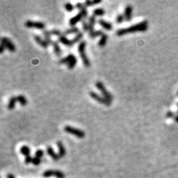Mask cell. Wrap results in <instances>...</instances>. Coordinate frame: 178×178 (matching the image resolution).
Segmentation results:
<instances>
[{
	"instance_id": "cell-21",
	"label": "cell",
	"mask_w": 178,
	"mask_h": 178,
	"mask_svg": "<svg viewBox=\"0 0 178 178\" xmlns=\"http://www.w3.org/2000/svg\"><path fill=\"white\" fill-rule=\"evenodd\" d=\"M16 102H17L16 96H11V97L10 98V99H9L8 104H7V108H8L9 110L14 109Z\"/></svg>"
},
{
	"instance_id": "cell-35",
	"label": "cell",
	"mask_w": 178,
	"mask_h": 178,
	"mask_svg": "<svg viewBox=\"0 0 178 178\" xmlns=\"http://www.w3.org/2000/svg\"><path fill=\"white\" fill-rule=\"evenodd\" d=\"M32 163L34 165H35V166H38V165H39L40 163H41V160H40V158H38V157H33Z\"/></svg>"
},
{
	"instance_id": "cell-2",
	"label": "cell",
	"mask_w": 178,
	"mask_h": 178,
	"mask_svg": "<svg viewBox=\"0 0 178 178\" xmlns=\"http://www.w3.org/2000/svg\"><path fill=\"white\" fill-rule=\"evenodd\" d=\"M85 48H86V42L85 41H81L78 45V51L80 53V56L81 57L82 63L84 64L86 68H89L90 66V62L89 60L88 57L86 55L85 53Z\"/></svg>"
},
{
	"instance_id": "cell-26",
	"label": "cell",
	"mask_w": 178,
	"mask_h": 178,
	"mask_svg": "<svg viewBox=\"0 0 178 178\" xmlns=\"http://www.w3.org/2000/svg\"><path fill=\"white\" fill-rule=\"evenodd\" d=\"M104 34V33L102 32L101 30H97V31H94L92 33H89V36L90 37L91 39H94L96 37L98 36H102V35Z\"/></svg>"
},
{
	"instance_id": "cell-1",
	"label": "cell",
	"mask_w": 178,
	"mask_h": 178,
	"mask_svg": "<svg viewBox=\"0 0 178 178\" xmlns=\"http://www.w3.org/2000/svg\"><path fill=\"white\" fill-rule=\"evenodd\" d=\"M148 28V21L144 20L142 22L136 23L135 25H131V26L128 27V28H120L116 31V34L118 36H124L128 34H132V33L136 32H144L146 31Z\"/></svg>"
},
{
	"instance_id": "cell-41",
	"label": "cell",
	"mask_w": 178,
	"mask_h": 178,
	"mask_svg": "<svg viewBox=\"0 0 178 178\" xmlns=\"http://www.w3.org/2000/svg\"><path fill=\"white\" fill-rule=\"evenodd\" d=\"M177 95H178V91H177Z\"/></svg>"
},
{
	"instance_id": "cell-43",
	"label": "cell",
	"mask_w": 178,
	"mask_h": 178,
	"mask_svg": "<svg viewBox=\"0 0 178 178\" xmlns=\"http://www.w3.org/2000/svg\"><path fill=\"white\" fill-rule=\"evenodd\" d=\"M177 113H178V111H177Z\"/></svg>"
},
{
	"instance_id": "cell-37",
	"label": "cell",
	"mask_w": 178,
	"mask_h": 178,
	"mask_svg": "<svg viewBox=\"0 0 178 178\" xmlns=\"http://www.w3.org/2000/svg\"><path fill=\"white\" fill-rule=\"evenodd\" d=\"M166 117H167L168 118H174V117H175V115L172 111H168L167 114H166Z\"/></svg>"
},
{
	"instance_id": "cell-20",
	"label": "cell",
	"mask_w": 178,
	"mask_h": 178,
	"mask_svg": "<svg viewBox=\"0 0 178 178\" xmlns=\"http://www.w3.org/2000/svg\"><path fill=\"white\" fill-rule=\"evenodd\" d=\"M51 35L52 34L50 33V31H47V30H44L43 31V36L44 37V39L49 44H51L52 42H53V40L51 39V37H50Z\"/></svg>"
},
{
	"instance_id": "cell-23",
	"label": "cell",
	"mask_w": 178,
	"mask_h": 178,
	"mask_svg": "<svg viewBox=\"0 0 178 178\" xmlns=\"http://www.w3.org/2000/svg\"><path fill=\"white\" fill-rule=\"evenodd\" d=\"M108 35L105 34H104L103 35L100 37L99 42H98V44H99V47H104V46L106 44L107 41H108Z\"/></svg>"
},
{
	"instance_id": "cell-42",
	"label": "cell",
	"mask_w": 178,
	"mask_h": 178,
	"mask_svg": "<svg viewBox=\"0 0 178 178\" xmlns=\"http://www.w3.org/2000/svg\"><path fill=\"white\" fill-rule=\"evenodd\" d=\"M177 106H178V103H177Z\"/></svg>"
},
{
	"instance_id": "cell-40",
	"label": "cell",
	"mask_w": 178,
	"mask_h": 178,
	"mask_svg": "<svg viewBox=\"0 0 178 178\" xmlns=\"http://www.w3.org/2000/svg\"><path fill=\"white\" fill-rule=\"evenodd\" d=\"M174 120L177 123H178V115H175V117H174Z\"/></svg>"
},
{
	"instance_id": "cell-30",
	"label": "cell",
	"mask_w": 178,
	"mask_h": 178,
	"mask_svg": "<svg viewBox=\"0 0 178 178\" xmlns=\"http://www.w3.org/2000/svg\"><path fill=\"white\" fill-rule=\"evenodd\" d=\"M83 33L82 32H80L79 34H77V35L75 36V37H74V39H73V42H74V43L75 44V43L78 42H80V40L82 39V38L83 37Z\"/></svg>"
},
{
	"instance_id": "cell-17",
	"label": "cell",
	"mask_w": 178,
	"mask_h": 178,
	"mask_svg": "<svg viewBox=\"0 0 178 178\" xmlns=\"http://www.w3.org/2000/svg\"><path fill=\"white\" fill-rule=\"evenodd\" d=\"M96 23V16L92 15L88 17V26L89 33H92L94 31V25Z\"/></svg>"
},
{
	"instance_id": "cell-32",
	"label": "cell",
	"mask_w": 178,
	"mask_h": 178,
	"mask_svg": "<svg viewBox=\"0 0 178 178\" xmlns=\"http://www.w3.org/2000/svg\"><path fill=\"white\" fill-rule=\"evenodd\" d=\"M124 20H125L124 15L121 14V13H120V14L117 15V18H116V22H117V23L120 24V23H122V22H123Z\"/></svg>"
},
{
	"instance_id": "cell-14",
	"label": "cell",
	"mask_w": 178,
	"mask_h": 178,
	"mask_svg": "<svg viewBox=\"0 0 178 178\" xmlns=\"http://www.w3.org/2000/svg\"><path fill=\"white\" fill-rule=\"evenodd\" d=\"M75 7H77V9L80 10V13L82 14L83 19H85L88 16V11H87V9H86L85 5L81 2H78L76 4Z\"/></svg>"
},
{
	"instance_id": "cell-9",
	"label": "cell",
	"mask_w": 178,
	"mask_h": 178,
	"mask_svg": "<svg viewBox=\"0 0 178 178\" xmlns=\"http://www.w3.org/2000/svg\"><path fill=\"white\" fill-rule=\"evenodd\" d=\"M25 27H27V28H36L41 30H44V28H45V24H44V22H34V21H32V20L26 21L25 23Z\"/></svg>"
},
{
	"instance_id": "cell-6",
	"label": "cell",
	"mask_w": 178,
	"mask_h": 178,
	"mask_svg": "<svg viewBox=\"0 0 178 178\" xmlns=\"http://www.w3.org/2000/svg\"><path fill=\"white\" fill-rule=\"evenodd\" d=\"M89 95H90V96L92 98V99H93L94 100H96V102H98L99 103L102 104V105H107V106H109V105H111V102H110V101H108V99H105V98L102 95L101 96V95L98 94L97 93H96V92H94V91H90V93H89Z\"/></svg>"
},
{
	"instance_id": "cell-16",
	"label": "cell",
	"mask_w": 178,
	"mask_h": 178,
	"mask_svg": "<svg viewBox=\"0 0 178 178\" xmlns=\"http://www.w3.org/2000/svg\"><path fill=\"white\" fill-rule=\"evenodd\" d=\"M98 23H99V25L102 26L104 29L106 30V31H111L113 28V25H111V22H107V21L104 20V19H99V20H98Z\"/></svg>"
},
{
	"instance_id": "cell-33",
	"label": "cell",
	"mask_w": 178,
	"mask_h": 178,
	"mask_svg": "<svg viewBox=\"0 0 178 178\" xmlns=\"http://www.w3.org/2000/svg\"><path fill=\"white\" fill-rule=\"evenodd\" d=\"M82 29L85 32H88V31L89 30L88 23H87L85 19H83V20L82 21Z\"/></svg>"
},
{
	"instance_id": "cell-13",
	"label": "cell",
	"mask_w": 178,
	"mask_h": 178,
	"mask_svg": "<svg viewBox=\"0 0 178 178\" xmlns=\"http://www.w3.org/2000/svg\"><path fill=\"white\" fill-rule=\"evenodd\" d=\"M83 17L82 16V14L80 13H77V15H75L74 16H73L72 18H71L69 20V25L71 27H74V25H77V23H78L79 22H80V21H82Z\"/></svg>"
},
{
	"instance_id": "cell-8",
	"label": "cell",
	"mask_w": 178,
	"mask_h": 178,
	"mask_svg": "<svg viewBox=\"0 0 178 178\" xmlns=\"http://www.w3.org/2000/svg\"><path fill=\"white\" fill-rule=\"evenodd\" d=\"M1 43H2L4 45L6 49L10 52H14L16 50V46L13 44V42L9 38L5 36H3L1 38Z\"/></svg>"
},
{
	"instance_id": "cell-36",
	"label": "cell",
	"mask_w": 178,
	"mask_h": 178,
	"mask_svg": "<svg viewBox=\"0 0 178 178\" xmlns=\"http://www.w3.org/2000/svg\"><path fill=\"white\" fill-rule=\"evenodd\" d=\"M32 161H33V157H31V155L27 156V157H25V163H26V164H29V163H32Z\"/></svg>"
},
{
	"instance_id": "cell-25",
	"label": "cell",
	"mask_w": 178,
	"mask_h": 178,
	"mask_svg": "<svg viewBox=\"0 0 178 178\" xmlns=\"http://www.w3.org/2000/svg\"><path fill=\"white\" fill-rule=\"evenodd\" d=\"M16 99H17V102L22 106H25L28 103V100H27L26 97L23 95H19V96H16Z\"/></svg>"
},
{
	"instance_id": "cell-3",
	"label": "cell",
	"mask_w": 178,
	"mask_h": 178,
	"mask_svg": "<svg viewBox=\"0 0 178 178\" xmlns=\"http://www.w3.org/2000/svg\"><path fill=\"white\" fill-rule=\"evenodd\" d=\"M59 64H68V69H73L77 63V59L76 56L72 53H69L65 57L62 58L59 61Z\"/></svg>"
},
{
	"instance_id": "cell-15",
	"label": "cell",
	"mask_w": 178,
	"mask_h": 178,
	"mask_svg": "<svg viewBox=\"0 0 178 178\" xmlns=\"http://www.w3.org/2000/svg\"><path fill=\"white\" fill-rule=\"evenodd\" d=\"M47 153L53 160H55V161H58V160L61 158V157H59V154H56V153L53 151V148H52L51 146L47 147Z\"/></svg>"
},
{
	"instance_id": "cell-29",
	"label": "cell",
	"mask_w": 178,
	"mask_h": 178,
	"mask_svg": "<svg viewBox=\"0 0 178 178\" xmlns=\"http://www.w3.org/2000/svg\"><path fill=\"white\" fill-rule=\"evenodd\" d=\"M64 7H65V10H66L67 11L71 12L74 10V7H75V6H74V4H71V3L67 2L64 4Z\"/></svg>"
},
{
	"instance_id": "cell-18",
	"label": "cell",
	"mask_w": 178,
	"mask_h": 178,
	"mask_svg": "<svg viewBox=\"0 0 178 178\" xmlns=\"http://www.w3.org/2000/svg\"><path fill=\"white\" fill-rule=\"evenodd\" d=\"M56 145H57L58 151H59V157L62 158V157H63L65 155V154H66V150H65L63 143H62L61 141H57Z\"/></svg>"
},
{
	"instance_id": "cell-28",
	"label": "cell",
	"mask_w": 178,
	"mask_h": 178,
	"mask_svg": "<svg viewBox=\"0 0 178 178\" xmlns=\"http://www.w3.org/2000/svg\"><path fill=\"white\" fill-rule=\"evenodd\" d=\"M101 0H87L84 2V4L85 5V7H91L93 4H99L101 2Z\"/></svg>"
},
{
	"instance_id": "cell-34",
	"label": "cell",
	"mask_w": 178,
	"mask_h": 178,
	"mask_svg": "<svg viewBox=\"0 0 178 178\" xmlns=\"http://www.w3.org/2000/svg\"><path fill=\"white\" fill-rule=\"evenodd\" d=\"M43 155H44V151L41 149H38L35 152V157H38V158H41L43 157Z\"/></svg>"
},
{
	"instance_id": "cell-11",
	"label": "cell",
	"mask_w": 178,
	"mask_h": 178,
	"mask_svg": "<svg viewBox=\"0 0 178 178\" xmlns=\"http://www.w3.org/2000/svg\"><path fill=\"white\" fill-rule=\"evenodd\" d=\"M58 40H59V42L62 43L64 45L67 46V47H71V46H73L74 44L73 40L68 39L65 35L60 36L58 37Z\"/></svg>"
},
{
	"instance_id": "cell-10",
	"label": "cell",
	"mask_w": 178,
	"mask_h": 178,
	"mask_svg": "<svg viewBox=\"0 0 178 178\" xmlns=\"http://www.w3.org/2000/svg\"><path fill=\"white\" fill-rule=\"evenodd\" d=\"M132 13H133V7L131 5L128 4L125 7L124 10V16L125 19L127 22H129L132 19Z\"/></svg>"
},
{
	"instance_id": "cell-5",
	"label": "cell",
	"mask_w": 178,
	"mask_h": 178,
	"mask_svg": "<svg viewBox=\"0 0 178 178\" xmlns=\"http://www.w3.org/2000/svg\"><path fill=\"white\" fill-rule=\"evenodd\" d=\"M96 87L97 88V89H99V91L102 93V96H103L105 99H107L108 101H110V102H112L113 99H114V96H113L112 94H111V93H110L106 88H105V85H104V84L102 82L100 81L96 82Z\"/></svg>"
},
{
	"instance_id": "cell-12",
	"label": "cell",
	"mask_w": 178,
	"mask_h": 178,
	"mask_svg": "<svg viewBox=\"0 0 178 178\" xmlns=\"http://www.w3.org/2000/svg\"><path fill=\"white\" fill-rule=\"evenodd\" d=\"M34 40L36 41V42L38 44H39L40 46H42V47H44V48H46V47H48L49 45L48 43L45 41L44 39L42 38V37L40 36L39 35H38V34L34 35Z\"/></svg>"
},
{
	"instance_id": "cell-7",
	"label": "cell",
	"mask_w": 178,
	"mask_h": 178,
	"mask_svg": "<svg viewBox=\"0 0 178 178\" xmlns=\"http://www.w3.org/2000/svg\"><path fill=\"white\" fill-rule=\"evenodd\" d=\"M44 177H50L51 176H55L56 178H65V174L63 172L59 170H47L44 171L42 174Z\"/></svg>"
},
{
	"instance_id": "cell-38",
	"label": "cell",
	"mask_w": 178,
	"mask_h": 178,
	"mask_svg": "<svg viewBox=\"0 0 178 178\" xmlns=\"http://www.w3.org/2000/svg\"><path fill=\"white\" fill-rule=\"evenodd\" d=\"M4 49H6L5 47H4V45L2 44V43H1V45H0V53H2L3 52H4Z\"/></svg>"
},
{
	"instance_id": "cell-22",
	"label": "cell",
	"mask_w": 178,
	"mask_h": 178,
	"mask_svg": "<svg viewBox=\"0 0 178 178\" xmlns=\"http://www.w3.org/2000/svg\"><path fill=\"white\" fill-rule=\"evenodd\" d=\"M80 33V29L77 27H71V28L65 30L64 32V35H70V34H79Z\"/></svg>"
},
{
	"instance_id": "cell-4",
	"label": "cell",
	"mask_w": 178,
	"mask_h": 178,
	"mask_svg": "<svg viewBox=\"0 0 178 178\" xmlns=\"http://www.w3.org/2000/svg\"><path fill=\"white\" fill-rule=\"evenodd\" d=\"M64 131L66 133L71 134L74 135L75 136H77V138L80 139H82L85 136V133L83 131H82L81 129L77 128L72 127L71 125H65L64 127Z\"/></svg>"
},
{
	"instance_id": "cell-27",
	"label": "cell",
	"mask_w": 178,
	"mask_h": 178,
	"mask_svg": "<svg viewBox=\"0 0 178 178\" xmlns=\"http://www.w3.org/2000/svg\"><path fill=\"white\" fill-rule=\"evenodd\" d=\"M105 11L103 8H96L93 10V15L95 16H101L105 14Z\"/></svg>"
},
{
	"instance_id": "cell-19",
	"label": "cell",
	"mask_w": 178,
	"mask_h": 178,
	"mask_svg": "<svg viewBox=\"0 0 178 178\" xmlns=\"http://www.w3.org/2000/svg\"><path fill=\"white\" fill-rule=\"evenodd\" d=\"M52 46H53V50H54V53H56V55L57 56H60L61 55H62V49H61L60 46H59V43H58V42L54 41L53 40V42H52Z\"/></svg>"
},
{
	"instance_id": "cell-39",
	"label": "cell",
	"mask_w": 178,
	"mask_h": 178,
	"mask_svg": "<svg viewBox=\"0 0 178 178\" xmlns=\"http://www.w3.org/2000/svg\"><path fill=\"white\" fill-rule=\"evenodd\" d=\"M7 178H15V176L13 174H8L7 175Z\"/></svg>"
},
{
	"instance_id": "cell-31",
	"label": "cell",
	"mask_w": 178,
	"mask_h": 178,
	"mask_svg": "<svg viewBox=\"0 0 178 178\" xmlns=\"http://www.w3.org/2000/svg\"><path fill=\"white\" fill-rule=\"evenodd\" d=\"M50 33H51V34H53V35L55 36H57L58 37L60 36L64 35V33H62V31H60L58 29H52L51 31H50Z\"/></svg>"
},
{
	"instance_id": "cell-24",
	"label": "cell",
	"mask_w": 178,
	"mask_h": 178,
	"mask_svg": "<svg viewBox=\"0 0 178 178\" xmlns=\"http://www.w3.org/2000/svg\"><path fill=\"white\" fill-rule=\"evenodd\" d=\"M20 153L22 155L27 157V156H29L31 154V149L27 145H22L20 148Z\"/></svg>"
}]
</instances>
